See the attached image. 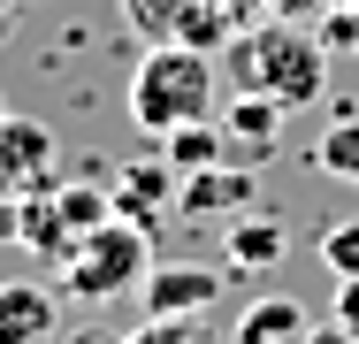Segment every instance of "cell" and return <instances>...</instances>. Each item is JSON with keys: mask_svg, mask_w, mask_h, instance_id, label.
<instances>
[{"mask_svg": "<svg viewBox=\"0 0 359 344\" xmlns=\"http://www.w3.org/2000/svg\"><path fill=\"white\" fill-rule=\"evenodd\" d=\"M161 161H168L176 176H199V168H222V161H237V153H229L222 115H199V123H176V131L161 138Z\"/></svg>", "mask_w": 359, "mask_h": 344, "instance_id": "13", "label": "cell"}, {"mask_svg": "<svg viewBox=\"0 0 359 344\" xmlns=\"http://www.w3.org/2000/svg\"><path fill=\"white\" fill-rule=\"evenodd\" d=\"M222 62L237 77V92H268V100H283L290 115L329 92V46L306 39V31H290V23H245L222 46Z\"/></svg>", "mask_w": 359, "mask_h": 344, "instance_id": "2", "label": "cell"}, {"mask_svg": "<svg viewBox=\"0 0 359 344\" xmlns=\"http://www.w3.org/2000/svg\"><path fill=\"white\" fill-rule=\"evenodd\" d=\"M123 344H222L207 329V314H145V329H130Z\"/></svg>", "mask_w": 359, "mask_h": 344, "instance_id": "15", "label": "cell"}, {"mask_svg": "<svg viewBox=\"0 0 359 344\" xmlns=\"http://www.w3.org/2000/svg\"><path fill=\"white\" fill-rule=\"evenodd\" d=\"M313 168L329 184H359V115H337L329 131L313 138Z\"/></svg>", "mask_w": 359, "mask_h": 344, "instance_id": "14", "label": "cell"}, {"mask_svg": "<svg viewBox=\"0 0 359 344\" xmlns=\"http://www.w3.org/2000/svg\"><path fill=\"white\" fill-rule=\"evenodd\" d=\"M252 199H260V168H245V161H222V168H199L176 184V214H191V222H237Z\"/></svg>", "mask_w": 359, "mask_h": 344, "instance_id": "6", "label": "cell"}, {"mask_svg": "<svg viewBox=\"0 0 359 344\" xmlns=\"http://www.w3.org/2000/svg\"><path fill=\"white\" fill-rule=\"evenodd\" d=\"M54 329H62V291L0 283V344H54Z\"/></svg>", "mask_w": 359, "mask_h": 344, "instance_id": "10", "label": "cell"}, {"mask_svg": "<svg viewBox=\"0 0 359 344\" xmlns=\"http://www.w3.org/2000/svg\"><path fill=\"white\" fill-rule=\"evenodd\" d=\"M62 184L54 176V131L39 115H0V206L23 199V192H46Z\"/></svg>", "mask_w": 359, "mask_h": 344, "instance_id": "5", "label": "cell"}, {"mask_svg": "<svg viewBox=\"0 0 359 344\" xmlns=\"http://www.w3.org/2000/svg\"><path fill=\"white\" fill-rule=\"evenodd\" d=\"M306 337H313V322H306V298H290V291L245 298V314L229 329V344H306Z\"/></svg>", "mask_w": 359, "mask_h": 344, "instance_id": "12", "label": "cell"}, {"mask_svg": "<svg viewBox=\"0 0 359 344\" xmlns=\"http://www.w3.org/2000/svg\"><path fill=\"white\" fill-rule=\"evenodd\" d=\"M329 322H344L359 337V275H337V314H329Z\"/></svg>", "mask_w": 359, "mask_h": 344, "instance_id": "17", "label": "cell"}, {"mask_svg": "<svg viewBox=\"0 0 359 344\" xmlns=\"http://www.w3.org/2000/svg\"><path fill=\"white\" fill-rule=\"evenodd\" d=\"M8 15H15V0H0V31H8Z\"/></svg>", "mask_w": 359, "mask_h": 344, "instance_id": "21", "label": "cell"}, {"mask_svg": "<svg viewBox=\"0 0 359 344\" xmlns=\"http://www.w3.org/2000/svg\"><path fill=\"white\" fill-rule=\"evenodd\" d=\"M215 92H222V54L184 46V39H161V46H145L138 69H130V123H138L145 138H168L176 123L215 115Z\"/></svg>", "mask_w": 359, "mask_h": 344, "instance_id": "1", "label": "cell"}, {"mask_svg": "<svg viewBox=\"0 0 359 344\" xmlns=\"http://www.w3.org/2000/svg\"><path fill=\"white\" fill-rule=\"evenodd\" d=\"M222 253H229V268H245V275L276 268V260L290 253V230H283V214H260V206H245L237 222H222Z\"/></svg>", "mask_w": 359, "mask_h": 344, "instance_id": "11", "label": "cell"}, {"mask_svg": "<svg viewBox=\"0 0 359 344\" xmlns=\"http://www.w3.org/2000/svg\"><path fill=\"white\" fill-rule=\"evenodd\" d=\"M283 100H268V92H237L229 107H222V131H229V153L245 161V168H268L276 161V145H283Z\"/></svg>", "mask_w": 359, "mask_h": 344, "instance_id": "8", "label": "cell"}, {"mask_svg": "<svg viewBox=\"0 0 359 344\" xmlns=\"http://www.w3.org/2000/svg\"><path fill=\"white\" fill-rule=\"evenodd\" d=\"M69 344H123V337H107V329H84V337H69Z\"/></svg>", "mask_w": 359, "mask_h": 344, "instance_id": "20", "label": "cell"}, {"mask_svg": "<svg viewBox=\"0 0 359 344\" xmlns=\"http://www.w3.org/2000/svg\"><path fill=\"white\" fill-rule=\"evenodd\" d=\"M306 344H359V337L344 329V322H313V337H306Z\"/></svg>", "mask_w": 359, "mask_h": 344, "instance_id": "18", "label": "cell"}, {"mask_svg": "<svg viewBox=\"0 0 359 344\" xmlns=\"http://www.w3.org/2000/svg\"><path fill=\"white\" fill-rule=\"evenodd\" d=\"M321 268H329V275H359V214L321 230Z\"/></svg>", "mask_w": 359, "mask_h": 344, "instance_id": "16", "label": "cell"}, {"mask_svg": "<svg viewBox=\"0 0 359 344\" xmlns=\"http://www.w3.org/2000/svg\"><path fill=\"white\" fill-rule=\"evenodd\" d=\"M138 298H145V314H207L222 298V268H207V260H153Z\"/></svg>", "mask_w": 359, "mask_h": 344, "instance_id": "7", "label": "cell"}, {"mask_svg": "<svg viewBox=\"0 0 359 344\" xmlns=\"http://www.w3.org/2000/svg\"><path fill=\"white\" fill-rule=\"evenodd\" d=\"M0 115H8V100H0Z\"/></svg>", "mask_w": 359, "mask_h": 344, "instance_id": "22", "label": "cell"}, {"mask_svg": "<svg viewBox=\"0 0 359 344\" xmlns=\"http://www.w3.org/2000/svg\"><path fill=\"white\" fill-rule=\"evenodd\" d=\"M222 8H229V15L245 23V15H260V8H276V0H222Z\"/></svg>", "mask_w": 359, "mask_h": 344, "instance_id": "19", "label": "cell"}, {"mask_svg": "<svg viewBox=\"0 0 359 344\" xmlns=\"http://www.w3.org/2000/svg\"><path fill=\"white\" fill-rule=\"evenodd\" d=\"M145 268H153V230L123 222V214H107L100 230L69 237V253L54 260V275H62V298H76V306H107V298L138 291Z\"/></svg>", "mask_w": 359, "mask_h": 344, "instance_id": "3", "label": "cell"}, {"mask_svg": "<svg viewBox=\"0 0 359 344\" xmlns=\"http://www.w3.org/2000/svg\"><path fill=\"white\" fill-rule=\"evenodd\" d=\"M176 184H184V176H176L168 161H123V176H115L107 192H115V214H123V222L161 230V222L176 214Z\"/></svg>", "mask_w": 359, "mask_h": 344, "instance_id": "9", "label": "cell"}, {"mask_svg": "<svg viewBox=\"0 0 359 344\" xmlns=\"http://www.w3.org/2000/svg\"><path fill=\"white\" fill-rule=\"evenodd\" d=\"M123 23L138 31L145 46H161V39H184V46H207L222 54L245 23L222 8V0H123Z\"/></svg>", "mask_w": 359, "mask_h": 344, "instance_id": "4", "label": "cell"}]
</instances>
